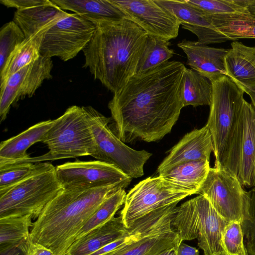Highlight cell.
<instances>
[{"instance_id": "8992f818", "label": "cell", "mask_w": 255, "mask_h": 255, "mask_svg": "<svg viewBox=\"0 0 255 255\" xmlns=\"http://www.w3.org/2000/svg\"><path fill=\"white\" fill-rule=\"evenodd\" d=\"M42 142L49 149L39 161L91 155L96 146L85 107L72 106L53 120Z\"/></svg>"}, {"instance_id": "ac0fdd59", "label": "cell", "mask_w": 255, "mask_h": 255, "mask_svg": "<svg viewBox=\"0 0 255 255\" xmlns=\"http://www.w3.org/2000/svg\"><path fill=\"white\" fill-rule=\"evenodd\" d=\"M187 56V64L210 81L226 75L225 58L229 49L183 39L177 43Z\"/></svg>"}, {"instance_id": "ffe728a7", "label": "cell", "mask_w": 255, "mask_h": 255, "mask_svg": "<svg viewBox=\"0 0 255 255\" xmlns=\"http://www.w3.org/2000/svg\"><path fill=\"white\" fill-rule=\"evenodd\" d=\"M53 120L39 122L0 144V164L28 162L31 158L26 151L31 145L42 142Z\"/></svg>"}, {"instance_id": "4fadbf2b", "label": "cell", "mask_w": 255, "mask_h": 255, "mask_svg": "<svg viewBox=\"0 0 255 255\" xmlns=\"http://www.w3.org/2000/svg\"><path fill=\"white\" fill-rule=\"evenodd\" d=\"M96 24L78 14L69 13L44 33L40 55L58 57L64 61L75 57L91 40Z\"/></svg>"}, {"instance_id": "9a60e30c", "label": "cell", "mask_w": 255, "mask_h": 255, "mask_svg": "<svg viewBox=\"0 0 255 255\" xmlns=\"http://www.w3.org/2000/svg\"><path fill=\"white\" fill-rule=\"evenodd\" d=\"M111 0L148 35L167 40L177 37L180 23L155 0Z\"/></svg>"}, {"instance_id": "d6a6232c", "label": "cell", "mask_w": 255, "mask_h": 255, "mask_svg": "<svg viewBox=\"0 0 255 255\" xmlns=\"http://www.w3.org/2000/svg\"><path fill=\"white\" fill-rule=\"evenodd\" d=\"M25 38L22 31L13 20L1 27L0 30V72L9 55Z\"/></svg>"}, {"instance_id": "836d02e7", "label": "cell", "mask_w": 255, "mask_h": 255, "mask_svg": "<svg viewBox=\"0 0 255 255\" xmlns=\"http://www.w3.org/2000/svg\"><path fill=\"white\" fill-rule=\"evenodd\" d=\"M38 163H10L0 164V192L7 190L22 181L36 168Z\"/></svg>"}, {"instance_id": "5bb4252c", "label": "cell", "mask_w": 255, "mask_h": 255, "mask_svg": "<svg viewBox=\"0 0 255 255\" xmlns=\"http://www.w3.org/2000/svg\"><path fill=\"white\" fill-rule=\"evenodd\" d=\"M63 188L93 189L121 183L131 178L114 165L100 160L75 161L56 167Z\"/></svg>"}, {"instance_id": "6da1fadb", "label": "cell", "mask_w": 255, "mask_h": 255, "mask_svg": "<svg viewBox=\"0 0 255 255\" xmlns=\"http://www.w3.org/2000/svg\"><path fill=\"white\" fill-rule=\"evenodd\" d=\"M184 65L167 61L134 74L108 104L116 135L124 142L156 141L169 133L183 108L181 88Z\"/></svg>"}, {"instance_id": "e575fe53", "label": "cell", "mask_w": 255, "mask_h": 255, "mask_svg": "<svg viewBox=\"0 0 255 255\" xmlns=\"http://www.w3.org/2000/svg\"><path fill=\"white\" fill-rule=\"evenodd\" d=\"M240 223L229 222L222 235L221 245L225 255H249L244 243Z\"/></svg>"}, {"instance_id": "d6986e66", "label": "cell", "mask_w": 255, "mask_h": 255, "mask_svg": "<svg viewBox=\"0 0 255 255\" xmlns=\"http://www.w3.org/2000/svg\"><path fill=\"white\" fill-rule=\"evenodd\" d=\"M225 58L226 74L250 97L255 108V53L254 47L235 41Z\"/></svg>"}, {"instance_id": "f35d334b", "label": "cell", "mask_w": 255, "mask_h": 255, "mask_svg": "<svg viewBox=\"0 0 255 255\" xmlns=\"http://www.w3.org/2000/svg\"><path fill=\"white\" fill-rule=\"evenodd\" d=\"M27 255H55L50 249L44 246L30 241Z\"/></svg>"}, {"instance_id": "f546056e", "label": "cell", "mask_w": 255, "mask_h": 255, "mask_svg": "<svg viewBox=\"0 0 255 255\" xmlns=\"http://www.w3.org/2000/svg\"><path fill=\"white\" fill-rule=\"evenodd\" d=\"M126 195L125 189H121L109 196L84 225L75 241L114 218L117 212L124 204Z\"/></svg>"}, {"instance_id": "8d00e7d4", "label": "cell", "mask_w": 255, "mask_h": 255, "mask_svg": "<svg viewBox=\"0 0 255 255\" xmlns=\"http://www.w3.org/2000/svg\"><path fill=\"white\" fill-rule=\"evenodd\" d=\"M30 237L14 245L0 248V255H27Z\"/></svg>"}, {"instance_id": "83f0119b", "label": "cell", "mask_w": 255, "mask_h": 255, "mask_svg": "<svg viewBox=\"0 0 255 255\" xmlns=\"http://www.w3.org/2000/svg\"><path fill=\"white\" fill-rule=\"evenodd\" d=\"M170 45L169 40L148 35L135 74H141L168 61L174 55Z\"/></svg>"}, {"instance_id": "d590c367", "label": "cell", "mask_w": 255, "mask_h": 255, "mask_svg": "<svg viewBox=\"0 0 255 255\" xmlns=\"http://www.w3.org/2000/svg\"><path fill=\"white\" fill-rule=\"evenodd\" d=\"M249 201L241 226L249 255H255V188L250 190Z\"/></svg>"}, {"instance_id": "603a6c76", "label": "cell", "mask_w": 255, "mask_h": 255, "mask_svg": "<svg viewBox=\"0 0 255 255\" xmlns=\"http://www.w3.org/2000/svg\"><path fill=\"white\" fill-rule=\"evenodd\" d=\"M62 9L82 15L94 23L117 21L127 18L126 14L111 0H51Z\"/></svg>"}, {"instance_id": "52a82bcc", "label": "cell", "mask_w": 255, "mask_h": 255, "mask_svg": "<svg viewBox=\"0 0 255 255\" xmlns=\"http://www.w3.org/2000/svg\"><path fill=\"white\" fill-rule=\"evenodd\" d=\"M212 97L206 126L212 138L215 166L220 168L244 101V92L227 75L211 81Z\"/></svg>"}, {"instance_id": "60d3db41", "label": "cell", "mask_w": 255, "mask_h": 255, "mask_svg": "<svg viewBox=\"0 0 255 255\" xmlns=\"http://www.w3.org/2000/svg\"><path fill=\"white\" fill-rule=\"evenodd\" d=\"M177 248H173L166 250L157 255H177Z\"/></svg>"}, {"instance_id": "74e56055", "label": "cell", "mask_w": 255, "mask_h": 255, "mask_svg": "<svg viewBox=\"0 0 255 255\" xmlns=\"http://www.w3.org/2000/svg\"><path fill=\"white\" fill-rule=\"evenodd\" d=\"M48 0H0L1 4L17 10L25 9L46 3Z\"/></svg>"}, {"instance_id": "44dd1931", "label": "cell", "mask_w": 255, "mask_h": 255, "mask_svg": "<svg viewBox=\"0 0 255 255\" xmlns=\"http://www.w3.org/2000/svg\"><path fill=\"white\" fill-rule=\"evenodd\" d=\"M128 231L121 216L114 217L75 241L65 255H90L118 239Z\"/></svg>"}, {"instance_id": "8fae6325", "label": "cell", "mask_w": 255, "mask_h": 255, "mask_svg": "<svg viewBox=\"0 0 255 255\" xmlns=\"http://www.w3.org/2000/svg\"><path fill=\"white\" fill-rule=\"evenodd\" d=\"M195 194V191L168 182L159 175L148 177L136 184L127 194L120 216L128 228L136 220L151 212L179 203Z\"/></svg>"}, {"instance_id": "5b68a950", "label": "cell", "mask_w": 255, "mask_h": 255, "mask_svg": "<svg viewBox=\"0 0 255 255\" xmlns=\"http://www.w3.org/2000/svg\"><path fill=\"white\" fill-rule=\"evenodd\" d=\"M229 222L201 195L177 207L171 225L181 243L197 239L203 255H225L221 245L223 232Z\"/></svg>"}, {"instance_id": "3957f363", "label": "cell", "mask_w": 255, "mask_h": 255, "mask_svg": "<svg viewBox=\"0 0 255 255\" xmlns=\"http://www.w3.org/2000/svg\"><path fill=\"white\" fill-rule=\"evenodd\" d=\"M129 184L93 189L63 188L33 223L30 240L51 250L55 255H65L81 228L103 202Z\"/></svg>"}, {"instance_id": "9c48e42d", "label": "cell", "mask_w": 255, "mask_h": 255, "mask_svg": "<svg viewBox=\"0 0 255 255\" xmlns=\"http://www.w3.org/2000/svg\"><path fill=\"white\" fill-rule=\"evenodd\" d=\"M178 203L158 208L140 218L139 229L130 242L102 255H157L177 248L181 242L171 221Z\"/></svg>"}, {"instance_id": "277c9868", "label": "cell", "mask_w": 255, "mask_h": 255, "mask_svg": "<svg viewBox=\"0 0 255 255\" xmlns=\"http://www.w3.org/2000/svg\"><path fill=\"white\" fill-rule=\"evenodd\" d=\"M63 189L56 167L48 162L39 163L26 178L0 192V218L29 215L37 219Z\"/></svg>"}, {"instance_id": "cb8c5ba5", "label": "cell", "mask_w": 255, "mask_h": 255, "mask_svg": "<svg viewBox=\"0 0 255 255\" xmlns=\"http://www.w3.org/2000/svg\"><path fill=\"white\" fill-rule=\"evenodd\" d=\"M214 29L225 39L255 38V16L249 11L225 14H209Z\"/></svg>"}, {"instance_id": "7a4b0ae2", "label": "cell", "mask_w": 255, "mask_h": 255, "mask_svg": "<svg viewBox=\"0 0 255 255\" xmlns=\"http://www.w3.org/2000/svg\"><path fill=\"white\" fill-rule=\"evenodd\" d=\"M82 50L84 67L114 94L135 74L148 34L131 20L99 21Z\"/></svg>"}, {"instance_id": "f1b7e54d", "label": "cell", "mask_w": 255, "mask_h": 255, "mask_svg": "<svg viewBox=\"0 0 255 255\" xmlns=\"http://www.w3.org/2000/svg\"><path fill=\"white\" fill-rule=\"evenodd\" d=\"M172 13L181 25L214 29L210 15L186 0H155Z\"/></svg>"}, {"instance_id": "7402d4cb", "label": "cell", "mask_w": 255, "mask_h": 255, "mask_svg": "<svg viewBox=\"0 0 255 255\" xmlns=\"http://www.w3.org/2000/svg\"><path fill=\"white\" fill-rule=\"evenodd\" d=\"M68 14L51 0H48L41 5L16 10L13 21L27 38L44 28L51 27Z\"/></svg>"}, {"instance_id": "ba28073f", "label": "cell", "mask_w": 255, "mask_h": 255, "mask_svg": "<svg viewBox=\"0 0 255 255\" xmlns=\"http://www.w3.org/2000/svg\"><path fill=\"white\" fill-rule=\"evenodd\" d=\"M85 108L96 146L93 157L114 165L131 179L143 176L144 165L152 153L127 145L111 129L110 119L91 106Z\"/></svg>"}, {"instance_id": "7c38bea8", "label": "cell", "mask_w": 255, "mask_h": 255, "mask_svg": "<svg viewBox=\"0 0 255 255\" xmlns=\"http://www.w3.org/2000/svg\"><path fill=\"white\" fill-rule=\"evenodd\" d=\"M238 179L223 168H210L197 194L207 198L227 222L242 223L247 209L249 194Z\"/></svg>"}, {"instance_id": "b9f144b4", "label": "cell", "mask_w": 255, "mask_h": 255, "mask_svg": "<svg viewBox=\"0 0 255 255\" xmlns=\"http://www.w3.org/2000/svg\"><path fill=\"white\" fill-rule=\"evenodd\" d=\"M248 10L251 14L255 16V0H250Z\"/></svg>"}, {"instance_id": "484cf974", "label": "cell", "mask_w": 255, "mask_h": 255, "mask_svg": "<svg viewBox=\"0 0 255 255\" xmlns=\"http://www.w3.org/2000/svg\"><path fill=\"white\" fill-rule=\"evenodd\" d=\"M212 97L211 82L198 72L184 68L181 88L183 107L209 106Z\"/></svg>"}, {"instance_id": "30bf717a", "label": "cell", "mask_w": 255, "mask_h": 255, "mask_svg": "<svg viewBox=\"0 0 255 255\" xmlns=\"http://www.w3.org/2000/svg\"><path fill=\"white\" fill-rule=\"evenodd\" d=\"M220 168L243 187H255V108L244 100Z\"/></svg>"}, {"instance_id": "1f68e13d", "label": "cell", "mask_w": 255, "mask_h": 255, "mask_svg": "<svg viewBox=\"0 0 255 255\" xmlns=\"http://www.w3.org/2000/svg\"><path fill=\"white\" fill-rule=\"evenodd\" d=\"M208 14H225L248 11L250 0H186Z\"/></svg>"}, {"instance_id": "d4e9b609", "label": "cell", "mask_w": 255, "mask_h": 255, "mask_svg": "<svg viewBox=\"0 0 255 255\" xmlns=\"http://www.w3.org/2000/svg\"><path fill=\"white\" fill-rule=\"evenodd\" d=\"M50 27L44 28L30 37L25 38L15 48L0 72V84L12 74L40 57L43 36Z\"/></svg>"}, {"instance_id": "4dcf8cb0", "label": "cell", "mask_w": 255, "mask_h": 255, "mask_svg": "<svg viewBox=\"0 0 255 255\" xmlns=\"http://www.w3.org/2000/svg\"><path fill=\"white\" fill-rule=\"evenodd\" d=\"M32 220L29 215L0 218V248L16 245L29 238Z\"/></svg>"}, {"instance_id": "2e32d148", "label": "cell", "mask_w": 255, "mask_h": 255, "mask_svg": "<svg viewBox=\"0 0 255 255\" xmlns=\"http://www.w3.org/2000/svg\"><path fill=\"white\" fill-rule=\"evenodd\" d=\"M51 58L40 56L12 74L0 84V121L6 119L10 107L26 97H31L45 80L52 78Z\"/></svg>"}, {"instance_id": "ab89813d", "label": "cell", "mask_w": 255, "mask_h": 255, "mask_svg": "<svg viewBox=\"0 0 255 255\" xmlns=\"http://www.w3.org/2000/svg\"><path fill=\"white\" fill-rule=\"evenodd\" d=\"M177 255H199V250L193 247L181 243L177 249Z\"/></svg>"}, {"instance_id": "4316f807", "label": "cell", "mask_w": 255, "mask_h": 255, "mask_svg": "<svg viewBox=\"0 0 255 255\" xmlns=\"http://www.w3.org/2000/svg\"><path fill=\"white\" fill-rule=\"evenodd\" d=\"M209 162L208 160L185 162L159 176L168 182L194 191L197 194L211 168Z\"/></svg>"}, {"instance_id": "e0dca14e", "label": "cell", "mask_w": 255, "mask_h": 255, "mask_svg": "<svg viewBox=\"0 0 255 255\" xmlns=\"http://www.w3.org/2000/svg\"><path fill=\"white\" fill-rule=\"evenodd\" d=\"M213 148L212 136L206 125L193 130L182 137L159 164L157 170L158 175L185 162L210 161Z\"/></svg>"}]
</instances>
